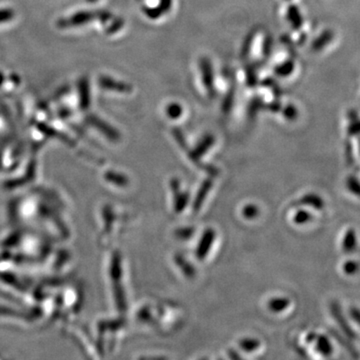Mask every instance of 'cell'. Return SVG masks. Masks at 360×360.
I'll return each instance as SVG.
<instances>
[{
	"label": "cell",
	"instance_id": "14",
	"mask_svg": "<svg viewBox=\"0 0 360 360\" xmlns=\"http://www.w3.org/2000/svg\"><path fill=\"white\" fill-rule=\"evenodd\" d=\"M350 316L352 317V319H354V322H356L357 324L360 326V310L355 309H350Z\"/></svg>",
	"mask_w": 360,
	"mask_h": 360
},
{
	"label": "cell",
	"instance_id": "1",
	"mask_svg": "<svg viewBox=\"0 0 360 360\" xmlns=\"http://www.w3.org/2000/svg\"><path fill=\"white\" fill-rule=\"evenodd\" d=\"M215 236H217V233H215L214 229H205L202 236H201L200 243H198V250H196V257H198V259H205L210 250H212Z\"/></svg>",
	"mask_w": 360,
	"mask_h": 360
},
{
	"label": "cell",
	"instance_id": "3",
	"mask_svg": "<svg viewBox=\"0 0 360 360\" xmlns=\"http://www.w3.org/2000/svg\"><path fill=\"white\" fill-rule=\"evenodd\" d=\"M213 182L212 179H206L205 182H203L202 186H200V191H198V194H196L195 200L193 202V210L194 212H198L202 207L203 203H205V200L206 196H207L208 193H210V189L212 188Z\"/></svg>",
	"mask_w": 360,
	"mask_h": 360
},
{
	"label": "cell",
	"instance_id": "6",
	"mask_svg": "<svg viewBox=\"0 0 360 360\" xmlns=\"http://www.w3.org/2000/svg\"><path fill=\"white\" fill-rule=\"evenodd\" d=\"M300 202L303 203V205L312 206V207L317 210H323L324 207L323 200L317 194H307V195L303 196Z\"/></svg>",
	"mask_w": 360,
	"mask_h": 360
},
{
	"label": "cell",
	"instance_id": "7",
	"mask_svg": "<svg viewBox=\"0 0 360 360\" xmlns=\"http://www.w3.org/2000/svg\"><path fill=\"white\" fill-rule=\"evenodd\" d=\"M175 262H176L177 265H179V269L184 271V274H186L187 277H193L194 274H195V269L193 265L189 264L188 262L181 257V255H176L174 257Z\"/></svg>",
	"mask_w": 360,
	"mask_h": 360
},
{
	"label": "cell",
	"instance_id": "12",
	"mask_svg": "<svg viewBox=\"0 0 360 360\" xmlns=\"http://www.w3.org/2000/svg\"><path fill=\"white\" fill-rule=\"evenodd\" d=\"M175 234H176L177 238L187 239L193 236L194 229H191V227H182V229H179V231H176V233Z\"/></svg>",
	"mask_w": 360,
	"mask_h": 360
},
{
	"label": "cell",
	"instance_id": "9",
	"mask_svg": "<svg viewBox=\"0 0 360 360\" xmlns=\"http://www.w3.org/2000/svg\"><path fill=\"white\" fill-rule=\"evenodd\" d=\"M259 340L255 338H245L239 342V347L245 352H252L259 347Z\"/></svg>",
	"mask_w": 360,
	"mask_h": 360
},
{
	"label": "cell",
	"instance_id": "8",
	"mask_svg": "<svg viewBox=\"0 0 360 360\" xmlns=\"http://www.w3.org/2000/svg\"><path fill=\"white\" fill-rule=\"evenodd\" d=\"M343 250L347 252H352L356 248V236H355V232L354 231H347V236L343 238L342 243Z\"/></svg>",
	"mask_w": 360,
	"mask_h": 360
},
{
	"label": "cell",
	"instance_id": "5",
	"mask_svg": "<svg viewBox=\"0 0 360 360\" xmlns=\"http://www.w3.org/2000/svg\"><path fill=\"white\" fill-rule=\"evenodd\" d=\"M316 350L319 354L324 355V356H329L333 354V347L331 345L330 341L324 335H316Z\"/></svg>",
	"mask_w": 360,
	"mask_h": 360
},
{
	"label": "cell",
	"instance_id": "11",
	"mask_svg": "<svg viewBox=\"0 0 360 360\" xmlns=\"http://www.w3.org/2000/svg\"><path fill=\"white\" fill-rule=\"evenodd\" d=\"M259 208L255 205H248L243 207V214L245 219L252 220L259 215Z\"/></svg>",
	"mask_w": 360,
	"mask_h": 360
},
{
	"label": "cell",
	"instance_id": "13",
	"mask_svg": "<svg viewBox=\"0 0 360 360\" xmlns=\"http://www.w3.org/2000/svg\"><path fill=\"white\" fill-rule=\"evenodd\" d=\"M357 269H359V265H357L356 262H354V260L345 262V266H343V270L348 274H355Z\"/></svg>",
	"mask_w": 360,
	"mask_h": 360
},
{
	"label": "cell",
	"instance_id": "4",
	"mask_svg": "<svg viewBox=\"0 0 360 360\" xmlns=\"http://www.w3.org/2000/svg\"><path fill=\"white\" fill-rule=\"evenodd\" d=\"M290 305V300L286 297H276L272 298L269 302V309L270 311L274 312V314H279L283 312Z\"/></svg>",
	"mask_w": 360,
	"mask_h": 360
},
{
	"label": "cell",
	"instance_id": "10",
	"mask_svg": "<svg viewBox=\"0 0 360 360\" xmlns=\"http://www.w3.org/2000/svg\"><path fill=\"white\" fill-rule=\"evenodd\" d=\"M312 217L314 215L307 210H298L293 217V221L297 225L307 224L311 221Z\"/></svg>",
	"mask_w": 360,
	"mask_h": 360
},
{
	"label": "cell",
	"instance_id": "2",
	"mask_svg": "<svg viewBox=\"0 0 360 360\" xmlns=\"http://www.w3.org/2000/svg\"><path fill=\"white\" fill-rule=\"evenodd\" d=\"M172 191H174V212L180 213L186 210V205H188L189 194L186 191H181L180 189V182L177 179H172L170 181Z\"/></svg>",
	"mask_w": 360,
	"mask_h": 360
}]
</instances>
